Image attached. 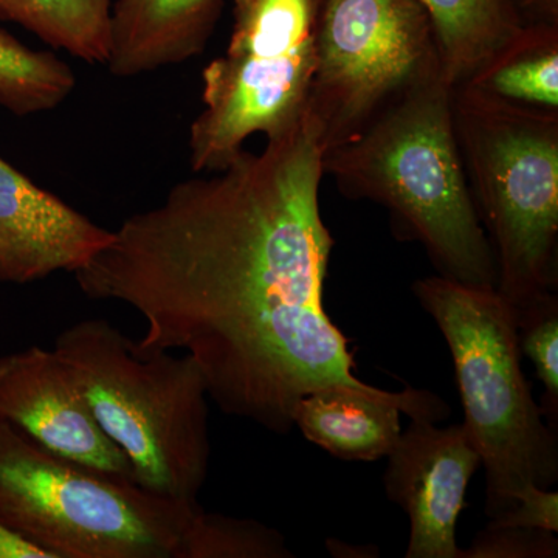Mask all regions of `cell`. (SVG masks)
<instances>
[{
  "label": "cell",
  "mask_w": 558,
  "mask_h": 558,
  "mask_svg": "<svg viewBox=\"0 0 558 558\" xmlns=\"http://www.w3.org/2000/svg\"><path fill=\"white\" fill-rule=\"evenodd\" d=\"M322 159L301 120L213 178L172 186L73 274L87 299L145 318L140 347L196 360L222 413L277 435L295 428L296 403L315 389L369 387L323 301L333 238Z\"/></svg>",
  "instance_id": "cell-1"
},
{
  "label": "cell",
  "mask_w": 558,
  "mask_h": 558,
  "mask_svg": "<svg viewBox=\"0 0 558 558\" xmlns=\"http://www.w3.org/2000/svg\"><path fill=\"white\" fill-rule=\"evenodd\" d=\"M453 89L444 72L413 84L357 135L323 153V174L348 199L387 209L396 238L421 244L440 277L497 289L459 153Z\"/></svg>",
  "instance_id": "cell-2"
},
{
  "label": "cell",
  "mask_w": 558,
  "mask_h": 558,
  "mask_svg": "<svg viewBox=\"0 0 558 558\" xmlns=\"http://www.w3.org/2000/svg\"><path fill=\"white\" fill-rule=\"evenodd\" d=\"M53 349L102 432L130 459L138 486L199 505L211 442L208 387L196 360L142 348L102 318L69 326Z\"/></svg>",
  "instance_id": "cell-3"
},
{
  "label": "cell",
  "mask_w": 558,
  "mask_h": 558,
  "mask_svg": "<svg viewBox=\"0 0 558 558\" xmlns=\"http://www.w3.org/2000/svg\"><path fill=\"white\" fill-rule=\"evenodd\" d=\"M413 293L449 344L464 427L486 470L488 519L517 505L535 484L558 481V436L535 402L521 368L515 314L495 288L453 279H417Z\"/></svg>",
  "instance_id": "cell-4"
},
{
  "label": "cell",
  "mask_w": 558,
  "mask_h": 558,
  "mask_svg": "<svg viewBox=\"0 0 558 558\" xmlns=\"http://www.w3.org/2000/svg\"><path fill=\"white\" fill-rule=\"evenodd\" d=\"M453 123L473 205L512 306L558 286V109L457 84Z\"/></svg>",
  "instance_id": "cell-5"
},
{
  "label": "cell",
  "mask_w": 558,
  "mask_h": 558,
  "mask_svg": "<svg viewBox=\"0 0 558 558\" xmlns=\"http://www.w3.org/2000/svg\"><path fill=\"white\" fill-rule=\"evenodd\" d=\"M199 509L58 457L0 418V523L51 558H175Z\"/></svg>",
  "instance_id": "cell-6"
},
{
  "label": "cell",
  "mask_w": 558,
  "mask_h": 558,
  "mask_svg": "<svg viewBox=\"0 0 558 558\" xmlns=\"http://www.w3.org/2000/svg\"><path fill=\"white\" fill-rule=\"evenodd\" d=\"M323 0H233V32L202 73L204 109L190 126L191 171L229 167L252 135L299 126L317 64Z\"/></svg>",
  "instance_id": "cell-7"
},
{
  "label": "cell",
  "mask_w": 558,
  "mask_h": 558,
  "mask_svg": "<svg viewBox=\"0 0 558 558\" xmlns=\"http://www.w3.org/2000/svg\"><path fill=\"white\" fill-rule=\"evenodd\" d=\"M436 72L435 28L418 0H323L303 120L326 153Z\"/></svg>",
  "instance_id": "cell-8"
},
{
  "label": "cell",
  "mask_w": 558,
  "mask_h": 558,
  "mask_svg": "<svg viewBox=\"0 0 558 558\" xmlns=\"http://www.w3.org/2000/svg\"><path fill=\"white\" fill-rule=\"evenodd\" d=\"M0 418L58 457L137 484L130 459L102 432L54 349L32 347L0 357Z\"/></svg>",
  "instance_id": "cell-9"
},
{
  "label": "cell",
  "mask_w": 558,
  "mask_h": 558,
  "mask_svg": "<svg viewBox=\"0 0 558 558\" xmlns=\"http://www.w3.org/2000/svg\"><path fill=\"white\" fill-rule=\"evenodd\" d=\"M387 458L385 492L410 519L405 557L461 558L458 519L470 481L483 468L468 429L462 424L439 428L433 418L410 417Z\"/></svg>",
  "instance_id": "cell-10"
},
{
  "label": "cell",
  "mask_w": 558,
  "mask_h": 558,
  "mask_svg": "<svg viewBox=\"0 0 558 558\" xmlns=\"http://www.w3.org/2000/svg\"><path fill=\"white\" fill-rule=\"evenodd\" d=\"M112 231L70 207L0 157V282L31 284L75 274Z\"/></svg>",
  "instance_id": "cell-11"
},
{
  "label": "cell",
  "mask_w": 558,
  "mask_h": 558,
  "mask_svg": "<svg viewBox=\"0 0 558 558\" xmlns=\"http://www.w3.org/2000/svg\"><path fill=\"white\" fill-rule=\"evenodd\" d=\"M424 416L435 422L449 416L439 396L407 387L391 392L366 387L332 385L315 389L296 403L293 427L319 449L344 461H379L398 442L400 414Z\"/></svg>",
  "instance_id": "cell-12"
},
{
  "label": "cell",
  "mask_w": 558,
  "mask_h": 558,
  "mask_svg": "<svg viewBox=\"0 0 558 558\" xmlns=\"http://www.w3.org/2000/svg\"><path fill=\"white\" fill-rule=\"evenodd\" d=\"M223 0H117L110 75L128 80L193 60L207 47Z\"/></svg>",
  "instance_id": "cell-13"
},
{
  "label": "cell",
  "mask_w": 558,
  "mask_h": 558,
  "mask_svg": "<svg viewBox=\"0 0 558 558\" xmlns=\"http://www.w3.org/2000/svg\"><path fill=\"white\" fill-rule=\"evenodd\" d=\"M464 84L499 100L558 109V25H521Z\"/></svg>",
  "instance_id": "cell-14"
},
{
  "label": "cell",
  "mask_w": 558,
  "mask_h": 558,
  "mask_svg": "<svg viewBox=\"0 0 558 558\" xmlns=\"http://www.w3.org/2000/svg\"><path fill=\"white\" fill-rule=\"evenodd\" d=\"M427 10L440 65L453 86L464 83L519 28L509 0H418Z\"/></svg>",
  "instance_id": "cell-15"
},
{
  "label": "cell",
  "mask_w": 558,
  "mask_h": 558,
  "mask_svg": "<svg viewBox=\"0 0 558 558\" xmlns=\"http://www.w3.org/2000/svg\"><path fill=\"white\" fill-rule=\"evenodd\" d=\"M112 7V0H0V22L20 25L86 64L106 65Z\"/></svg>",
  "instance_id": "cell-16"
},
{
  "label": "cell",
  "mask_w": 558,
  "mask_h": 558,
  "mask_svg": "<svg viewBox=\"0 0 558 558\" xmlns=\"http://www.w3.org/2000/svg\"><path fill=\"white\" fill-rule=\"evenodd\" d=\"M75 72L53 51L33 50L0 28V108L16 117L50 112L68 101Z\"/></svg>",
  "instance_id": "cell-17"
},
{
  "label": "cell",
  "mask_w": 558,
  "mask_h": 558,
  "mask_svg": "<svg viewBox=\"0 0 558 558\" xmlns=\"http://www.w3.org/2000/svg\"><path fill=\"white\" fill-rule=\"evenodd\" d=\"M284 535L252 519L197 510L175 558H292Z\"/></svg>",
  "instance_id": "cell-18"
},
{
  "label": "cell",
  "mask_w": 558,
  "mask_h": 558,
  "mask_svg": "<svg viewBox=\"0 0 558 558\" xmlns=\"http://www.w3.org/2000/svg\"><path fill=\"white\" fill-rule=\"evenodd\" d=\"M521 355L534 365L542 381V409L548 424L558 432V296L545 292L513 306Z\"/></svg>",
  "instance_id": "cell-19"
},
{
  "label": "cell",
  "mask_w": 558,
  "mask_h": 558,
  "mask_svg": "<svg viewBox=\"0 0 558 558\" xmlns=\"http://www.w3.org/2000/svg\"><path fill=\"white\" fill-rule=\"evenodd\" d=\"M558 538L554 532L534 527L488 523L461 558H556Z\"/></svg>",
  "instance_id": "cell-20"
},
{
  "label": "cell",
  "mask_w": 558,
  "mask_h": 558,
  "mask_svg": "<svg viewBox=\"0 0 558 558\" xmlns=\"http://www.w3.org/2000/svg\"><path fill=\"white\" fill-rule=\"evenodd\" d=\"M502 526L542 529L558 532V494L553 488H539L529 484L517 498V505L502 515L490 519Z\"/></svg>",
  "instance_id": "cell-21"
},
{
  "label": "cell",
  "mask_w": 558,
  "mask_h": 558,
  "mask_svg": "<svg viewBox=\"0 0 558 558\" xmlns=\"http://www.w3.org/2000/svg\"><path fill=\"white\" fill-rule=\"evenodd\" d=\"M521 24L558 25V0H509Z\"/></svg>",
  "instance_id": "cell-22"
},
{
  "label": "cell",
  "mask_w": 558,
  "mask_h": 558,
  "mask_svg": "<svg viewBox=\"0 0 558 558\" xmlns=\"http://www.w3.org/2000/svg\"><path fill=\"white\" fill-rule=\"evenodd\" d=\"M0 558H51L46 550L14 534L0 523Z\"/></svg>",
  "instance_id": "cell-23"
}]
</instances>
